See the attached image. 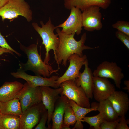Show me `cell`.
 Returning a JSON list of instances; mask_svg holds the SVG:
<instances>
[{
  "mask_svg": "<svg viewBox=\"0 0 129 129\" xmlns=\"http://www.w3.org/2000/svg\"><path fill=\"white\" fill-rule=\"evenodd\" d=\"M55 30L59 39L55 59L59 70L60 68L59 64L61 63L64 66H66L68 58L72 54H76L81 57L83 55V52L84 50H92L96 48L85 44L87 38L85 32L82 35L80 40L77 41L74 38L75 34H67L62 33L58 27Z\"/></svg>",
  "mask_w": 129,
  "mask_h": 129,
  "instance_id": "cell-1",
  "label": "cell"
},
{
  "mask_svg": "<svg viewBox=\"0 0 129 129\" xmlns=\"http://www.w3.org/2000/svg\"><path fill=\"white\" fill-rule=\"evenodd\" d=\"M20 49L27 55L28 60L26 63H20L19 69L25 71L30 70L36 75L49 77L53 73L58 71V69L54 70L48 64L43 61L39 54L37 44H32L26 47L20 44Z\"/></svg>",
  "mask_w": 129,
  "mask_h": 129,
  "instance_id": "cell-2",
  "label": "cell"
},
{
  "mask_svg": "<svg viewBox=\"0 0 129 129\" xmlns=\"http://www.w3.org/2000/svg\"><path fill=\"white\" fill-rule=\"evenodd\" d=\"M40 23L41 27L35 22H33L32 25L42 38V44L44 45L46 51L43 61L45 64H48L50 60V50L53 51L55 59L56 58V51L59 44V39L58 34L54 33V31L56 27L52 23L50 18H49L45 24L42 21Z\"/></svg>",
  "mask_w": 129,
  "mask_h": 129,
  "instance_id": "cell-3",
  "label": "cell"
},
{
  "mask_svg": "<svg viewBox=\"0 0 129 129\" xmlns=\"http://www.w3.org/2000/svg\"><path fill=\"white\" fill-rule=\"evenodd\" d=\"M22 16L30 22L32 19V12L29 4L25 0H9L0 8V16L3 21L13 20Z\"/></svg>",
  "mask_w": 129,
  "mask_h": 129,
  "instance_id": "cell-4",
  "label": "cell"
},
{
  "mask_svg": "<svg viewBox=\"0 0 129 129\" xmlns=\"http://www.w3.org/2000/svg\"><path fill=\"white\" fill-rule=\"evenodd\" d=\"M60 87L63 88L61 94L65 95L68 100L74 101L81 107L90 108L89 99L82 88L81 86H77L74 80L64 81L60 85Z\"/></svg>",
  "mask_w": 129,
  "mask_h": 129,
  "instance_id": "cell-5",
  "label": "cell"
},
{
  "mask_svg": "<svg viewBox=\"0 0 129 129\" xmlns=\"http://www.w3.org/2000/svg\"><path fill=\"white\" fill-rule=\"evenodd\" d=\"M93 73L94 77L112 79L116 87L121 88V81L124 76L122 69L116 62L104 61L98 65Z\"/></svg>",
  "mask_w": 129,
  "mask_h": 129,
  "instance_id": "cell-6",
  "label": "cell"
},
{
  "mask_svg": "<svg viewBox=\"0 0 129 129\" xmlns=\"http://www.w3.org/2000/svg\"><path fill=\"white\" fill-rule=\"evenodd\" d=\"M47 110L42 102L32 105L23 111L20 116L19 129H31L39 123Z\"/></svg>",
  "mask_w": 129,
  "mask_h": 129,
  "instance_id": "cell-7",
  "label": "cell"
},
{
  "mask_svg": "<svg viewBox=\"0 0 129 129\" xmlns=\"http://www.w3.org/2000/svg\"><path fill=\"white\" fill-rule=\"evenodd\" d=\"M18 98L22 112L35 104L42 102V93L40 86L32 87L27 82L15 98Z\"/></svg>",
  "mask_w": 129,
  "mask_h": 129,
  "instance_id": "cell-8",
  "label": "cell"
},
{
  "mask_svg": "<svg viewBox=\"0 0 129 129\" xmlns=\"http://www.w3.org/2000/svg\"><path fill=\"white\" fill-rule=\"evenodd\" d=\"M11 74L15 78L25 80L30 86L32 87L47 86L57 88L60 87L56 83L59 78L57 76L53 75L50 78L42 77L38 75L33 76L27 74L20 69L16 72H11Z\"/></svg>",
  "mask_w": 129,
  "mask_h": 129,
  "instance_id": "cell-9",
  "label": "cell"
},
{
  "mask_svg": "<svg viewBox=\"0 0 129 129\" xmlns=\"http://www.w3.org/2000/svg\"><path fill=\"white\" fill-rule=\"evenodd\" d=\"M70 10V14L67 19L56 27L62 28L61 30L62 33L79 35L82 30V11L75 7H73Z\"/></svg>",
  "mask_w": 129,
  "mask_h": 129,
  "instance_id": "cell-10",
  "label": "cell"
},
{
  "mask_svg": "<svg viewBox=\"0 0 129 129\" xmlns=\"http://www.w3.org/2000/svg\"><path fill=\"white\" fill-rule=\"evenodd\" d=\"M100 8L96 6H90L82 12L83 27L87 31L92 32L101 30L103 26Z\"/></svg>",
  "mask_w": 129,
  "mask_h": 129,
  "instance_id": "cell-11",
  "label": "cell"
},
{
  "mask_svg": "<svg viewBox=\"0 0 129 129\" xmlns=\"http://www.w3.org/2000/svg\"><path fill=\"white\" fill-rule=\"evenodd\" d=\"M42 93V102L48 111V117L47 121L48 129H51L50 123L54 106L58 99L62 94L63 88L59 87L53 89L47 86H40Z\"/></svg>",
  "mask_w": 129,
  "mask_h": 129,
  "instance_id": "cell-12",
  "label": "cell"
},
{
  "mask_svg": "<svg viewBox=\"0 0 129 129\" xmlns=\"http://www.w3.org/2000/svg\"><path fill=\"white\" fill-rule=\"evenodd\" d=\"M87 59L85 55L81 57L76 54L71 55L68 59L70 62L69 66L63 75L59 77L56 81L57 85L60 86V85L64 81L75 80L78 77L80 70Z\"/></svg>",
  "mask_w": 129,
  "mask_h": 129,
  "instance_id": "cell-13",
  "label": "cell"
},
{
  "mask_svg": "<svg viewBox=\"0 0 129 129\" xmlns=\"http://www.w3.org/2000/svg\"><path fill=\"white\" fill-rule=\"evenodd\" d=\"M93 79V97L97 101L99 102L108 99L115 91L114 86L108 78L94 76Z\"/></svg>",
  "mask_w": 129,
  "mask_h": 129,
  "instance_id": "cell-14",
  "label": "cell"
},
{
  "mask_svg": "<svg viewBox=\"0 0 129 129\" xmlns=\"http://www.w3.org/2000/svg\"><path fill=\"white\" fill-rule=\"evenodd\" d=\"M85 69L83 72H80L78 77L74 80L76 85L81 86L84 91L89 99L93 97L94 88V76L93 72L88 66L87 59L84 64Z\"/></svg>",
  "mask_w": 129,
  "mask_h": 129,
  "instance_id": "cell-15",
  "label": "cell"
},
{
  "mask_svg": "<svg viewBox=\"0 0 129 129\" xmlns=\"http://www.w3.org/2000/svg\"><path fill=\"white\" fill-rule=\"evenodd\" d=\"M69 103L67 97L64 95L61 94L58 99L51 116V129H61L64 111Z\"/></svg>",
  "mask_w": 129,
  "mask_h": 129,
  "instance_id": "cell-16",
  "label": "cell"
},
{
  "mask_svg": "<svg viewBox=\"0 0 129 129\" xmlns=\"http://www.w3.org/2000/svg\"><path fill=\"white\" fill-rule=\"evenodd\" d=\"M108 99L119 117L125 116L129 106V99L127 93L122 91H115Z\"/></svg>",
  "mask_w": 129,
  "mask_h": 129,
  "instance_id": "cell-17",
  "label": "cell"
},
{
  "mask_svg": "<svg viewBox=\"0 0 129 129\" xmlns=\"http://www.w3.org/2000/svg\"><path fill=\"white\" fill-rule=\"evenodd\" d=\"M112 0H64V5L67 9L73 7L79 9L82 12L92 6H96L105 9L109 7Z\"/></svg>",
  "mask_w": 129,
  "mask_h": 129,
  "instance_id": "cell-18",
  "label": "cell"
},
{
  "mask_svg": "<svg viewBox=\"0 0 129 129\" xmlns=\"http://www.w3.org/2000/svg\"><path fill=\"white\" fill-rule=\"evenodd\" d=\"M23 84L17 81L6 82L0 87V102H5L15 98Z\"/></svg>",
  "mask_w": 129,
  "mask_h": 129,
  "instance_id": "cell-19",
  "label": "cell"
},
{
  "mask_svg": "<svg viewBox=\"0 0 129 129\" xmlns=\"http://www.w3.org/2000/svg\"><path fill=\"white\" fill-rule=\"evenodd\" d=\"M97 107V110L105 120L113 121L119 119V116L108 99L99 102Z\"/></svg>",
  "mask_w": 129,
  "mask_h": 129,
  "instance_id": "cell-20",
  "label": "cell"
},
{
  "mask_svg": "<svg viewBox=\"0 0 129 129\" xmlns=\"http://www.w3.org/2000/svg\"><path fill=\"white\" fill-rule=\"evenodd\" d=\"M70 104L73 110L75 115L76 121L72 129H82L83 126L81 120L89 113L93 111H97V105L91 108H87L81 107L78 105L75 102L69 100Z\"/></svg>",
  "mask_w": 129,
  "mask_h": 129,
  "instance_id": "cell-21",
  "label": "cell"
},
{
  "mask_svg": "<svg viewBox=\"0 0 129 129\" xmlns=\"http://www.w3.org/2000/svg\"><path fill=\"white\" fill-rule=\"evenodd\" d=\"M0 110L3 115L12 114L20 117L22 112L21 103L17 98L6 102H1Z\"/></svg>",
  "mask_w": 129,
  "mask_h": 129,
  "instance_id": "cell-22",
  "label": "cell"
},
{
  "mask_svg": "<svg viewBox=\"0 0 129 129\" xmlns=\"http://www.w3.org/2000/svg\"><path fill=\"white\" fill-rule=\"evenodd\" d=\"M20 117L6 114L0 118V129H19Z\"/></svg>",
  "mask_w": 129,
  "mask_h": 129,
  "instance_id": "cell-23",
  "label": "cell"
},
{
  "mask_svg": "<svg viewBox=\"0 0 129 129\" xmlns=\"http://www.w3.org/2000/svg\"><path fill=\"white\" fill-rule=\"evenodd\" d=\"M63 124L69 126L74 125L76 121V118L70 103L65 108Z\"/></svg>",
  "mask_w": 129,
  "mask_h": 129,
  "instance_id": "cell-24",
  "label": "cell"
},
{
  "mask_svg": "<svg viewBox=\"0 0 129 129\" xmlns=\"http://www.w3.org/2000/svg\"><path fill=\"white\" fill-rule=\"evenodd\" d=\"M105 120L100 113L97 115L91 117L85 116L81 120L89 124L90 127L95 129H100V125Z\"/></svg>",
  "mask_w": 129,
  "mask_h": 129,
  "instance_id": "cell-25",
  "label": "cell"
},
{
  "mask_svg": "<svg viewBox=\"0 0 129 129\" xmlns=\"http://www.w3.org/2000/svg\"><path fill=\"white\" fill-rule=\"evenodd\" d=\"M113 28L129 36V22L123 20H119L112 25Z\"/></svg>",
  "mask_w": 129,
  "mask_h": 129,
  "instance_id": "cell-26",
  "label": "cell"
},
{
  "mask_svg": "<svg viewBox=\"0 0 129 129\" xmlns=\"http://www.w3.org/2000/svg\"><path fill=\"white\" fill-rule=\"evenodd\" d=\"M116 37L119 39L129 50V36L118 31L115 33Z\"/></svg>",
  "mask_w": 129,
  "mask_h": 129,
  "instance_id": "cell-27",
  "label": "cell"
},
{
  "mask_svg": "<svg viewBox=\"0 0 129 129\" xmlns=\"http://www.w3.org/2000/svg\"><path fill=\"white\" fill-rule=\"evenodd\" d=\"M48 112L47 110L43 114L38 124L35 128V129H48L46 126L48 120Z\"/></svg>",
  "mask_w": 129,
  "mask_h": 129,
  "instance_id": "cell-28",
  "label": "cell"
},
{
  "mask_svg": "<svg viewBox=\"0 0 129 129\" xmlns=\"http://www.w3.org/2000/svg\"><path fill=\"white\" fill-rule=\"evenodd\" d=\"M119 121V119L113 121L104 120L100 125V129H116Z\"/></svg>",
  "mask_w": 129,
  "mask_h": 129,
  "instance_id": "cell-29",
  "label": "cell"
},
{
  "mask_svg": "<svg viewBox=\"0 0 129 129\" xmlns=\"http://www.w3.org/2000/svg\"><path fill=\"white\" fill-rule=\"evenodd\" d=\"M0 46L9 49L20 56L21 54L12 48L8 44L5 39L2 35L0 29Z\"/></svg>",
  "mask_w": 129,
  "mask_h": 129,
  "instance_id": "cell-30",
  "label": "cell"
},
{
  "mask_svg": "<svg viewBox=\"0 0 129 129\" xmlns=\"http://www.w3.org/2000/svg\"><path fill=\"white\" fill-rule=\"evenodd\" d=\"M116 129H129L127 124H129L128 120L126 119L125 116L120 117Z\"/></svg>",
  "mask_w": 129,
  "mask_h": 129,
  "instance_id": "cell-31",
  "label": "cell"
},
{
  "mask_svg": "<svg viewBox=\"0 0 129 129\" xmlns=\"http://www.w3.org/2000/svg\"><path fill=\"white\" fill-rule=\"evenodd\" d=\"M5 53H9L12 55H14L13 52L12 51L6 48L0 46V56Z\"/></svg>",
  "mask_w": 129,
  "mask_h": 129,
  "instance_id": "cell-32",
  "label": "cell"
},
{
  "mask_svg": "<svg viewBox=\"0 0 129 129\" xmlns=\"http://www.w3.org/2000/svg\"><path fill=\"white\" fill-rule=\"evenodd\" d=\"M124 84L126 86L123 88V89L127 90L128 92H129V80H125L124 81Z\"/></svg>",
  "mask_w": 129,
  "mask_h": 129,
  "instance_id": "cell-33",
  "label": "cell"
},
{
  "mask_svg": "<svg viewBox=\"0 0 129 129\" xmlns=\"http://www.w3.org/2000/svg\"><path fill=\"white\" fill-rule=\"evenodd\" d=\"M9 0H0V8L5 5Z\"/></svg>",
  "mask_w": 129,
  "mask_h": 129,
  "instance_id": "cell-34",
  "label": "cell"
},
{
  "mask_svg": "<svg viewBox=\"0 0 129 129\" xmlns=\"http://www.w3.org/2000/svg\"><path fill=\"white\" fill-rule=\"evenodd\" d=\"M70 126L64 125L63 124H62V126L61 129H70Z\"/></svg>",
  "mask_w": 129,
  "mask_h": 129,
  "instance_id": "cell-35",
  "label": "cell"
},
{
  "mask_svg": "<svg viewBox=\"0 0 129 129\" xmlns=\"http://www.w3.org/2000/svg\"><path fill=\"white\" fill-rule=\"evenodd\" d=\"M3 115L2 114L0 110V118Z\"/></svg>",
  "mask_w": 129,
  "mask_h": 129,
  "instance_id": "cell-36",
  "label": "cell"
},
{
  "mask_svg": "<svg viewBox=\"0 0 129 129\" xmlns=\"http://www.w3.org/2000/svg\"><path fill=\"white\" fill-rule=\"evenodd\" d=\"M1 103V102H0V104Z\"/></svg>",
  "mask_w": 129,
  "mask_h": 129,
  "instance_id": "cell-37",
  "label": "cell"
}]
</instances>
